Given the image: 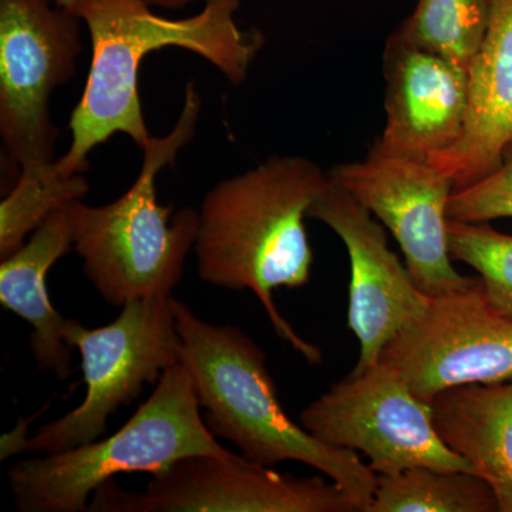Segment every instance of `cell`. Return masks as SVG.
I'll return each instance as SVG.
<instances>
[{"mask_svg": "<svg viewBox=\"0 0 512 512\" xmlns=\"http://www.w3.org/2000/svg\"><path fill=\"white\" fill-rule=\"evenodd\" d=\"M86 512H363L325 478L276 473L247 458L191 456L153 474L146 491L100 485Z\"/></svg>", "mask_w": 512, "mask_h": 512, "instance_id": "9", "label": "cell"}, {"mask_svg": "<svg viewBox=\"0 0 512 512\" xmlns=\"http://www.w3.org/2000/svg\"><path fill=\"white\" fill-rule=\"evenodd\" d=\"M447 215L448 220L461 222L512 218V148L493 173L454 190L448 202Z\"/></svg>", "mask_w": 512, "mask_h": 512, "instance_id": "21", "label": "cell"}, {"mask_svg": "<svg viewBox=\"0 0 512 512\" xmlns=\"http://www.w3.org/2000/svg\"><path fill=\"white\" fill-rule=\"evenodd\" d=\"M512 148V0L491 2L490 28L468 66L466 124L460 138L430 158L454 190L493 173Z\"/></svg>", "mask_w": 512, "mask_h": 512, "instance_id": "14", "label": "cell"}, {"mask_svg": "<svg viewBox=\"0 0 512 512\" xmlns=\"http://www.w3.org/2000/svg\"><path fill=\"white\" fill-rule=\"evenodd\" d=\"M448 248L451 258L476 269L490 302L512 318V235L487 222L448 220Z\"/></svg>", "mask_w": 512, "mask_h": 512, "instance_id": "20", "label": "cell"}, {"mask_svg": "<svg viewBox=\"0 0 512 512\" xmlns=\"http://www.w3.org/2000/svg\"><path fill=\"white\" fill-rule=\"evenodd\" d=\"M190 370H165L146 402L109 439L43 454L9 468L22 512H86L94 491L119 474L158 473L191 456L238 458L208 429Z\"/></svg>", "mask_w": 512, "mask_h": 512, "instance_id": "5", "label": "cell"}, {"mask_svg": "<svg viewBox=\"0 0 512 512\" xmlns=\"http://www.w3.org/2000/svg\"><path fill=\"white\" fill-rule=\"evenodd\" d=\"M386 126L375 144L389 156L429 161L463 133L468 69L412 45L399 33L384 52Z\"/></svg>", "mask_w": 512, "mask_h": 512, "instance_id": "13", "label": "cell"}, {"mask_svg": "<svg viewBox=\"0 0 512 512\" xmlns=\"http://www.w3.org/2000/svg\"><path fill=\"white\" fill-rule=\"evenodd\" d=\"M55 5L59 8L72 10L74 6V0H53ZM151 6H160L165 9H183L185 6L191 5L195 0H147Z\"/></svg>", "mask_w": 512, "mask_h": 512, "instance_id": "22", "label": "cell"}, {"mask_svg": "<svg viewBox=\"0 0 512 512\" xmlns=\"http://www.w3.org/2000/svg\"><path fill=\"white\" fill-rule=\"evenodd\" d=\"M174 309L181 362L190 370L211 433L252 463L296 461L315 468L366 512L377 474L355 451L322 443L292 421L279 402L264 350L237 326L207 322L177 299Z\"/></svg>", "mask_w": 512, "mask_h": 512, "instance_id": "3", "label": "cell"}, {"mask_svg": "<svg viewBox=\"0 0 512 512\" xmlns=\"http://www.w3.org/2000/svg\"><path fill=\"white\" fill-rule=\"evenodd\" d=\"M299 420L322 443L362 453L377 476L413 467L474 474L466 458L441 440L431 404L413 393L402 373L380 360L332 384L302 410Z\"/></svg>", "mask_w": 512, "mask_h": 512, "instance_id": "8", "label": "cell"}, {"mask_svg": "<svg viewBox=\"0 0 512 512\" xmlns=\"http://www.w3.org/2000/svg\"><path fill=\"white\" fill-rule=\"evenodd\" d=\"M63 336L82 356L86 396L73 412L25 437L16 453H60L99 440L107 420L147 384H157L183 352L171 295L128 301L119 318L101 328L66 319Z\"/></svg>", "mask_w": 512, "mask_h": 512, "instance_id": "6", "label": "cell"}, {"mask_svg": "<svg viewBox=\"0 0 512 512\" xmlns=\"http://www.w3.org/2000/svg\"><path fill=\"white\" fill-rule=\"evenodd\" d=\"M498 512L490 485L473 473L413 467L377 476L366 512Z\"/></svg>", "mask_w": 512, "mask_h": 512, "instance_id": "17", "label": "cell"}, {"mask_svg": "<svg viewBox=\"0 0 512 512\" xmlns=\"http://www.w3.org/2000/svg\"><path fill=\"white\" fill-rule=\"evenodd\" d=\"M328 174L392 232L424 295L434 298L473 282L451 264L447 210L453 181L429 161L373 147L365 160L335 165Z\"/></svg>", "mask_w": 512, "mask_h": 512, "instance_id": "11", "label": "cell"}, {"mask_svg": "<svg viewBox=\"0 0 512 512\" xmlns=\"http://www.w3.org/2000/svg\"><path fill=\"white\" fill-rule=\"evenodd\" d=\"M69 204L53 212L23 247L0 264V305L32 326L30 350L37 367L60 380L72 375L73 349L64 340L66 318L50 302L46 276L73 249Z\"/></svg>", "mask_w": 512, "mask_h": 512, "instance_id": "15", "label": "cell"}, {"mask_svg": "<svg viewBox=\"0 0 512 512\" xmlns=\"http://www.w3.org/2000/svg\"><path fill=\"white\" fill-rule=\"evenodd\" d=\"M431 407L441 440L487 481L498 512H512V380L453 387Z\"/></svg>", "mask_w": 512, "mask_h": 512, "instance_id": "16", "label": "cell"}, {"mask_svg": "<svg viewBox=\"0 0 512 512\" xmlns=\"http://www.w3.org/2000/svg\"><path fill=\"white\" fill-rule=\"evenodd\" d=\"M328 183L329 174L308 158H268L205 194L194 245L201 281L254 293L278 338L311 365L323 362L322 350L292 328L272 293L308 284L313 251L305 218Z\"/></svg>", "mask_w": 512, "mask_h": 512, "instance_id": "2", "label": "cell"}, {"mask_svg": "<svg viewBox=\"0 0 512 512\" xmlns=\"http://www.w3.org/2000/svg\"><path fill=\"white\" fill-rule=\"evenodd\" d=\"M82 19L53 0H0V136L19 175L55 165L57 87L76 76Z\"/></svg>", "mask_w": 512, "mask_h": 512, "instance_id": "7", "label": "cell"}, {"mask_svg": "<svg viewBox=\"0 0 512 512\" xmlns=\"http://www.w3.org/2000/svg\"><path fill=\"white\" fill-rule=\"evenodd\" d=\"M423 402L468 384L512 380V318L488 299L483 282L430 298L426 311L383 350Z\"/></svg>", "mask_w": 512, "mask_h": 512, "instance_id": "10", "label": "cell"}, {"mask_svg": "<svg viewBox=\"0 0 512 512\" xmlns=\"http://www.w3.org/2000/svg\"><path fill=\"white\" fill-rule=\"evenodd\" d=\"M308 217L328 225L348 251V326L359 342V359L350 375H359L376 365L387 345L426 311L430 296L389 248L382 225L330 178Z\"/></svg>", "mask_w": 512, "mask_h": 512, "instance_id": "12", "label": "cell"}, {"mask_svg": "<svg viewBox=\"0 0 512 512\" xmlns=\"http://www.w3.org/2000/svg\"><path fill=\"white\" fill-rule=\"evenodd\" d=\"M241 0H204L200 13L168 19L147 0H74L72 12L86 23L92 42L89 77L70 116L72 143L56 160L60 174L89 171L94 148L123 133L143 150L151 140L144 119L138 72L144 57L165 47H180L211 63L232 86L247 80L265 45L258 29L237 22Z\"/></svg>", "mask_w": 512, "mask_h": 512, "instance_id": "1", "label": "cell"}, {"mask_svg": "<svg viewBox=\"0 0 512 512\" xmlns=\"http://www.w3.org/2000/svg\"><path fill=\"white\" fill-rule=\"evenodd\" d=\"M493 0H419L409 19L397 30L403 39L470 66L490 28Z\"/></svg>", "mask_w": 512, "mask_h": 512, "instance_id": "18", "label": "cell"}, {"mask_svg": "<svg viewBox=\"0 0 512 512\" xmlns=\"http://www.w3.org/2000/svg\"><path fill=\"white\" fill-rule=\"evenodd\" d=\"M89 190L86 174L66 177L56 163L43 174L19 175L18 183L0 202V259L15 254L53 212L83 200Z\"/></svg>", "mask_w": 512, "mask_h": 512, "instance_id": "19", "label": "cell"}, {"mask_svg": "<svg viewBox=\"0 0 512 512\" xmlns=\"http://www.w3.org/2000/svg\"><path fill=\"white\" fill-rule=\"evenodd\" d=\"M201 110V94L187 82L177 123L170 133L148 141L131 187L101 207L82 200L69 204L73 249L84 275L111 306L170 296L180 284L197 239L198 210L184 207L173 215V205L158 204L157 178L195 136Z\"/></svg>", "mask_w": 512, "mask_h": 512, "instance_id": "4", "label": "cell"}]
</instances>
